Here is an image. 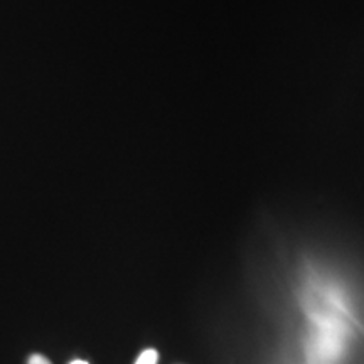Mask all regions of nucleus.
Wrapping results in <instances>:
<instances>
[{
    "label": "nucleus",
    "mask_w": 364,
    "mask_h": 364,
    "mask_svg": "<svg viewBox=\"0 0 364 364\" xmlns=\"http://www.w3.org/2000/svg\"><path fill=\"white\" fill-rule=\"evenodd\" d=\"M159 361V353L156 349H145V351L136 358L135 364H157Z\"/></svg>",
    "instance_id": "1"
},
{
    "label": "nucleus",
    "mask_w": 364,
    "mask_h": 364,
    "mask_svg": "<svg viewBox=\"0 0 364 364\" xmlns=\"http://www.w3.org/2000/svg\"><path fill=\"white\" fill-rule=\"evenodd\" d=\"M27 364H53V363L46 356H43V354H33V356L29 358V361H27Z\"/></svg>",
    "instance_id": "2"
},
{
    "label": "nucleus",
    "mask_w": 364,
    "mask_h": 364,
    "mask_svg": "<svg viewBox=\"0 0 364 364\" xmlns=\"http://www.w3.org/2000/svg\"><path fill=\"white\" fill-rule=\"evenodd\" d=\"M70 364H88V361H83V359H75V361H71Z\"/></svg>",
    "instance_id": "3"
}]
</instances>
